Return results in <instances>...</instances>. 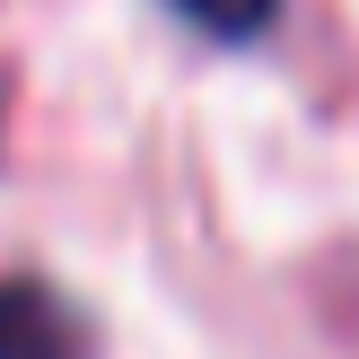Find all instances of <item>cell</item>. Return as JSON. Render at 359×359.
I'll list each match as a JSON object with an SVG mask.
<instances>
[{"instance_id": "cell-1", "label": "cell", "mask_w": 359, "mask_h": 359, "mask_svg": "<svg viewBox=\"0 0 359 359\" xmlns=\"http://www.w3.org/2000/svg\"><path fill=\"white\" fill-rule=\"evenodd\" d=\"M0 359H97V342H88V316L53 280L9 272L0 280Z\"/></svg>"}, {"instance_id": "cell-2", "label": "cell", "mask_w": 359, "mask_h": 359, "mask_svg": "<svg viewBox=\"0 0 359 359\" xmlns=\"http://www.w3.org/2000/svg\"><path fill=\"white\" fill-rule=\"evenodd\" d=\"M167 9L210 44H255V35L280 27V0H167Z\"/></svg>"}]
</instances>
